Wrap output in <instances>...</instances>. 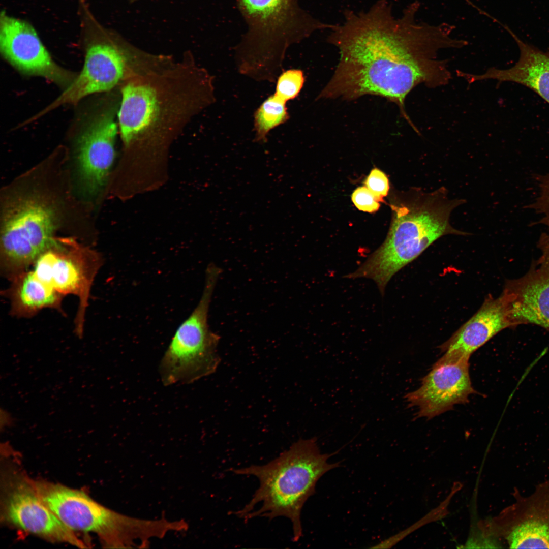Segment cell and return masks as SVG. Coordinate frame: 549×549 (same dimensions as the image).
Listing matches in <instances>:
<instances>
[{"mask_svg": "<svg viewBox=\"0 0 549 549\" xmlns=\"http://www.w3.org/2000/svg\"><path fill=\"white\" fill-rule=\"evenodd\" d=\"M219 340L217 334L177 329L159 364L163 384H189L214 373Z\"/></svg>", "mask_w": 549, "mask_h": 549, "instance_id": "obj_12", "label": "cell"}, {"mask_svg": "<svg viewBox=\"0 0 549 549\" xmlns=\"http://www.w3.org/2000/svg\"><path fill=\"white\" fill-rule=\"evenodd\" d=\"M158 110L155 90L147 85L129 83L122 89L118 123L122 140L129 145L144 131Z\"/></svg>", "mask_w": 549, "mask_h": 549, "instance_id": "obj_17", "label": "cell"}, {"mask_svg": "<svg viewBox=\"0 0 549 549\" xmlns=\"http://www.w3.org/2000/svg\"><path fill=\"white\" fill-rule=\"evenodd\" d=\"M469 358L444 354L424 376L420 386L406 394L410 407L418 409L417 417L432 419L468 402L476 391L469 375Z\"/></svg>", "mask_w": 549, "mask_h": 549, "instance_id": "obj_9", "label": "cell"}, {"mask_svg": "<svg viewBox=\"0 0 549 549\" xmlns=\"http://www.w3.org/2000/svg\"><path fill=\"white\" fill-rule=\"evenodd\" d=\"M63 244L57 241L43 252L34 263L32 271L60 295L72 294L78 297L76 331L81 337L90 287L102 260L85 249Z\"/></svg>", "mask_w": 549, "mask_h": 549, "instance_id": "obj_8", "label": "cell"}, {"mask_svg": "<svg viewBox=\"0 0 549 549\" xmlns=\"http://www.w3.org/2000/svg\"><path fill=\"white\" fill-rule=\"evenodd\" d=\"M45 504L73 531L94 533L107 548H146L149 540L162 538L175 528L165 518L130 517L96 502L82 491L44 480H34Z\"/></svg>", "mask_w": 549, "mask_h": 549, "instance_id": "obj_5", "label": "cell"}, {"mask_svg": "<svg viewBox=\"0 0 549 549\" xmlns=\"http://www.w3.org/2000/svg\"><path fill=\"white\" fill-rule=\"evenodd\" d=\"M54 208L36 196L20 197L6 208L1 234L3 265L15 273L34 263L56 241Z\"/></svg>", "mask_w": 549, "mask_h": 549, "instance_id": "obj_6", "label": "cell"}, {"mask_svg": "<svg viewBox=\"0 0 549 549\" xmlns=\"http://www.w3.org/2000/svg\"><path fill=\"white\" fill-rule=\"evenodd\" d=\"M304 82V76L301 70L290 69L284 71L277 78L274 94L287 102L298 95Z\"/></svg>", "mask_w": 549, "mask_h": 549, "instance_id": "obj_20", "label": "cell"}, {"mask_svg": "<svg viewBox=\"0 0 549 549\" xmlns=\"http://www.w3.org/2000/svg\"><path fill=\"white\" fill-rule=\"evenodd\" d=\"M1 517L25 532L53 542L84 548L86 544L45 504L20 469L7 466L1 479Z\"/></svg>", "mask_w": 549, "mask_h": 549, "instance_id": "obj_7", "label": "cell"}, {"mask_svg": "<svg viewBox=\"0 0 549 549\" xmlns=\"http://www.w3.org/2000/svg\"><path fill=\"white\" fill-rule=\"evenodd\" d=\"M286 102L274 94L257 109L254 114L255 139L257 142H264L272 129L288 119Z\"/></svg>", "mask_w": 549, "mask_h": 549, "instance_id": "obj_19", "label": "cell"}, {"mask_svg": "<svg viewBox=\"0 0 549 549\" xmlns=\"http://www.w3.org/2000/svg\"><path fill=\"white\" fill-rule=\"evenodd\" d=\"M1 428L3 426H6L12 422V419L11 416L9 413L5 411L1 410Z\"/></svg>", "mask_w": 549, "mask_h": 549, "instance_id": "obj_24", "label": "cell"}, {"mask_svg": "<svg viewBox=\"0 0 549 549\" xmlns=\"http://www.w3.org/2000/svg\"><path fill=\"white\" fill-rule=\"evenodd\" d=\"M112 33L102 30L100 38L88 45L81 72L47 110L110 90L118 83L124 73L125 57L115 42L118 36Z\"/></svg>", "mask_w": 549, "mask_h": 549, "instance_id": "obj_13", "label": "cell"}, {"mask_svg": "<svg viewBox=\"0 0 549 549\" xmlns=\"http://www.w3.org/2000/svg\"><path fill=\"white\" fill-rule=\"evenodd\" d=\"M17 281L13 300L18 311L29 314L57 305L61 295L40 280L33 271L20 274Z\"/></svg>", "mask_w": 549, "mask_h": 549, "instance_id": "obj_18", "label": "cell"}, {"mask_svg": "<svg viewBox=\"0 0 549 549\" xmlns=\"http://www.w3.org/2000/svg\"><path fill=\"white\" fill-rule=\"evenodd\" d=\"M364 184L378 201H382L383 198L387 195L389 188L388 179L385 174L379 169L371 170Z\"/></svg>", "mask_w": 549, "mask_h": 549, "instance_id": "obj_22", "label": "cell"}, {"mask_svg": "<svg viewBox=\"0 0 549 549\" xmlns=\"http://www.w3.org/2000/svg\"><path fill=\"white\" fill-rule=\"evenodd\" d=\"M129 1H131V2H135L138 1L139 0H129Z\"/></svg>", "mask_w": 549, "mask_h": 549, "instance_id": "obj_25", "label": "cell"}, {"mask_svg": "<svg viewBox=\"0 0 549 549\" xmlns=\"http://www.w3.org/2000/svg\"><path fill=\"white\" fill-rule=\"evenodd\" d=\"M538 247L539 257L524 275L506 280L502 293L514 328L532 324L549 332V234L546 232L541 235Z\"/></svg>", "mask_w": 549, "mask_h": 549, "instance_id": "obj_10", "label": "cell"}, {"mask_svg": "<svg viewBox=\"0 0 549 549\" xmlns=\"http://www.w3.org/2000/svg\"><path fill=\"white\" fill-rule=\"evenodd\" d=\"M513 328L505 296L489 295L478 311L439 348L444 354L469 359L498 333Z\"/></svg>", "mask_w": 549, "mask_h": 549, "instance_id": "obj_15", "label": "cell"}, {"mask_svg": "<svg viewBox=\"0 0 549 549\" xmlns=\"http://www.w3.org/2000/svg\"><path fill=\"white\" fill-rule=\"evenodd\" d=\"M352 201L360 210L373 212L378 210L380 204L374 195L366 187L356 189L351 196Z\"/></svg>", "mask_w": 549, "mask_h": 549, "instance_id": "obj_23", "label": "cell"}, {"mask_svg": "<svg viewBox=\"0 0 549 549\" xmlns=\"http://www.w3.org/2000/svg\"><path fill=\"white\" fill-rule=\"evenodd\" d=\"M117 127L110 113H101L86 126L78 138L77 160L84 190L94 195L106 182L115 158Z\"/></svg>", "mask_w": 549, "mask_h": 549, "instance_id": "obj_14", "label": "cell"}, {"mask_svg": "<svg viewBox=\"0 0 549 549\" xmlns=\"http://www.w3.org/2000/svg\"><path fill=\"white\" fill-rule=\"evenodd\" d=\"M247 31L236 49L240 72L257 80L274 81L288 47L334 25L321 21L297 0H237Z\"/></svg>", "mask_w": 549, "mask_h": 549, "instance_id": "obj_3", "label": "cell"}, {"mask_svg": "<svg viewBox=\"0 0 549 549\" xmlns=\"http://www.w3.org/2000/svg\"><path fill=\"white\" fill-rule=\"evenodd\" d=\"M537 183V195L531 207L539 215L541 224L548 228L549 234V173L540 175Z\"/></svg>", "mask_w": 549, "mask_h": 549, "instance_id": "obj_21", "label": "cell"}, {"mask_svg": "<svg viewBox=\"0 0 549 549\" xmlns=\"http://www.w3.org/2000/svg\"><path fill=\"white\" fill-rule=\"evenodd\" d=\"M460 201L448 199L443 190L419 192L408 205L393 207L394 218L386 240L354 272L350 279L373 280L383 295L391 278L442 236L465 235L449 224L451 211Z\"/></svg>", "mask_w": 549, "mask_h": 549, "instance_id": "obj_4", "label": "cell"}, {"mask_svg": "<svg viewBox=\"0 0 549 549\" xmlns=\"http://www.w3.org/2000/svg\"><path fill=\"white\" fill-rule=\"evenodd\" d=\"M514 39L520 50L518 61L511 68L499 69L492 68L483 74L474 75L460 71L459 75L468 82L495 79L522 84L532 89L549 104V52L543 51L523 41L510 28L498 20Z\"/></svg>", "mask_w": 549, "mask_h": 549, "instance_id": "obj_16", "label": "cell"}, {"mask_svg": "<svg viewBox=\"0 0 549 549\" xmlns=\"http://www.w3.org/2000/svg\"><path fill=\"white\" fill-rule=\"evenodd\" d=\"M419 6L417 1L413 2L399 18L387 0H378L366 11L346 10L343 22L334 25L327 37L339 49L340 60L317 99L380 96L395 103L417 132L406 112V96L420 84L430 88L446 85L451 73L447 60L438 58V51L464 44L451 36L453 25L417 23Z\"/></svg>", "mask_w": 549, "mask_h": 549, "instance_id": "obj_1", "label": "cell"}, {"mask_svg": "<svg viewBox=\"0 0 549 549\" xmlns=\"http://www.w3.org/2000/svg\"><path fill=\"white\" fill-rule=\"evenodd\" d=\"M0 49L5 59L25 74L41 76L66 87L75 78L53 61L29 24L5 12L1 15Z\"/></svg>", "mask_w": 549, "mask_h": 549, "instance_id": "obj_11", "label": "cell"}, {"mask_svg": "<svg viewBox=\"0 0 549 549\" xmlns=\"http://www.w3.org/2000/svg\"><path fill=\"white\" fill-rule=\"evenodd\" d=\"M317 438L299 439L279 456L263 465L233 470L239 475L256 477L259 486L250 502L234 513L247 521L257 516L271 520L289 518L294 541L302 536L301 512L308 498L315 492L318 480L327 471L339 467L328 463L334 453H321Z\"/></svg>", "mask_w": 549, "mask_h": 549, "instance_id": "obj_2", "label": "cell"}]
</instances>
